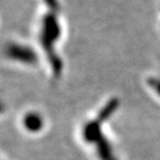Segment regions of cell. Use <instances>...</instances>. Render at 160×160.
Returning a JSON list of instances; mask_svg holds the SVG:
<instances>
[{
    "label": "cell",
    "mask_w": 160,
    "mask_h": 160,
    "mask_svg": "<svg viewBox=\"0 0 160 160\" xmlns=\"http://www.w3.org/2000/svg\"><path fill=\"white\" fill-rule=\"evenodd\" d=\"M44 11L38 23V49L55 79L63 72V62L59 53L62 38V23L57 0H43Z\"/></svg>",
    "instance_id": "6da1fadb"
},
{
    "label": "cell",
    "mask_w": 160,
    "mask_h": 160,
    "mask_svg": "<svg viewBox=\"0 0 160 160\" xmlns=\"http://www.w3.org/2000/svg\"><path fill=\"white\" fill-rule=\"evenodd\" d=\"M3 57L8 62L25 68H36L42 60V55L38 48L17 40L8 41L4 44Z\"/></svg>",
    "instance_id": "7a4b0ae2"
},
{
    "label": "cell",
    "mask_w": 160,
    "mask_h": 160,
    "mask_svg": "<svg viewBox=\"0 0 160 160\" xmlns=\"http://www.w3.org/2000/svg\"><path fill=\"white\" fill-rule=\"evenodd\" d=\"M103 123L104 121L99 119L98 117L86 122L82 128V137L86 142L95 143L98 157L101 160H118L114 157L109 142L102 131Z\"/></svg>",
    "instance_id": "3957f363"
},
{
    "label": "cell",
    "mask_w": 160,
    "mask_h": 160,
    "mask_svg": "<svg viewBox=\"0 0 160 160\" xmlns=\"http://www.w3.org/2000/svg\"><path fill=\"white\" fill-rule=\"evenodd\" d=\"M24 129H26L29 132H39L43 129L44 126V119L39 112L37 111H29L25 113L23 119H22Z\"/></svg>",
    "instance_id": "277c9868"
},
{
    "label": "cell",
    "mask_w": 160,
    "mask_h": 160,
    "mask_svg": "<svg viewBox=\"0 0 160 160\" xmlns=\"http://www.w3.org/2000/svg\"><path fill=\"white\" fill-rule=\"evenodd\" d=\"M148 85L157 94V96L160 97V76L159 77H151L148 79Z\"/></svg>",
    "instance_id": "5b68a950"
}]
</instances>
